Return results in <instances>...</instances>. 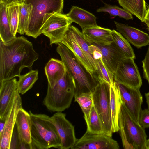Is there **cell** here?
I'll list each match as a JSON object with an SVG mask.
<instances>
[{
  "instance_id": "4fadbf2b",
  "label": "cell",
  "mask_w": 149,
  "mask_h": 149,
  "mask_svg": "<svg viewBox=\"0 0 149 149\" xmlns=\"http://www.w3.org/2000/svg\"><path fill=\"white\" fill-rule=\"evenodd\" d=\"M118 84L123 103L132 117L139 122L143 101L140 89L130 88L118 83Z\"/></svg>"
},
{
  "instance_id": "74e56055",
  "label": "cell",
  "mask_w": 149,
  "mask_h": 149,
  "mask_svg": "<svg viewBox=\"0 0 149 149\" xmlns=\"http://www.w3.org/2000/svg\"><path fill=\"white\" fill-rule=\"evenodd\" d=\"M23 0H0V2L4 3L7 6L13 3L20 4L23 2Z\"/></svg>"
},
{
  "instance_id": "52a82bcc",
  "label": "cell",
  "mask_w": 149,
  "mask_h": 149,
  "mask_svg": "<svg viewBox=\"0 0 149 149\" xmlns=\"http://www.w3.org/2000/svg\"><path fill=\"white\" fill-rule=\"evenodd\" d=\"M72 22L66 14L58 13L45 15L41 34L48 37L50 45L61 43L69 27Z\"/></svg>"
},
{
  "instance_id": "5b68a950",
  "label": "cell",
  "mask_w": 149,
  "mask_h": 149,
  "mask_svg": "<svg viewBox=\"0 0 149 149\" xmlns=\"http://www.w3.org/2000/svg\"><path fill=\"white\" fill-rule=\"evenodd\" d=\"M23 2L30 4L32 8L26 25L25 34L36 38L41 34L45 15L48 13H62L63 0H23Z\"/></svg>"
},
{
  "instance_id": "9c48e42d",
  "label": "cell",
  "mask_w": 149,
  "mask_h": 149,
  "mask_svg": "<svg viewBox=\"0 0 149 149\" xmlns=\"http://www.w3.org/2000/svg\"><path fill=\"white\" fill-rule=\"evenodd\" d=\"M114 80L128 87L140 89L142 80L134 59L126 58L118 67L114 74Z\"/></svg>"
},
{
  "instance_id": "d4e9b609",
  "label": "cell",
  "mask_w": 149,
  "mask_h": 149,
  "mask_svg": "<svg viewBox=\"0 0 149 149\" xmlns=\"http://www.w3.org/2000/svg\"><path fill=\"white\" fill-rule=\"evenodd\" d=\"M7 6L0 2V40L7 43L13 40L15 37L11 31L7 14Z\"/></svg>"
},
{
  "instance_id": "7c38bea8",
  "label": "cell",
  "mask_w": 149,
  "mask_h": 149,
  "mask_svg": "<svg viewBox=\"0 0 149 149\" xmlns=\"http://www.w3.org/2000/svg\"><path fill=\"white\" fill-rule=\"evenodd\" d=\"M20 94L17 89L14 100L6 116L3 132L0 134V149H10L17 114L19 109L22 107Z\"/></svg>"
},
{
  "instance_id": "30bf717a",
  "label": "cell",
  "mask_w": 149,
  "mask_h": 149,
  "mask_svg": "<svg viewBox=\"0 0 149 149\" xmlns=\"http://www.w3.org/2000/svg\"><path fill=\"white\" fill-rule=\"evenodd\" d=\"M118 142L104 133L93 134L87 130L79 139H77L71 149H118Z\"/></svg>"
},
{
  "instance_id": "f1b7e54d",
  "label": "cell",
  "mask_w": 149,
  "mask_h": 149,
  "mask_svg": "<svg viewBox=\"0 0 149 149\" xmlns=\"http://www.w3.org/2000/svg\"><path fill=\"white\" fill-rule=\"evenodd\" d=\"M19 4L13 3L7 6L6 8L7 14L11 31L15 37H16L18 28Z\"/></svg>"
},
{
  "instance_id": "ac0fdd59",
  "label": "cell",
  "mask_w": 149,
  "mask_h": 149,
  "mask_svg": "<svg viewBox=\"0 0 149 149\" xmlns=\"http://www.w3.org/2000/svg\"><path fill=\"white\" fill-rule=\"evenodd\" d=\"M20 141L29 145L31 149V123L30 114L22 107L19 109L17 114L15 124Z\"/></svg>"
},
{
  "instance_id": "484cf974",
  "label": "cell",
  "mask_w": 149,
  "mask_h": 149,
  "mask_svg": "<svg viewBox=\"0 0 149 149\" xmlns=\"http://www.w3.org/2000/svg\"><path fill=\"white\" fill-rule=\"evenodd\" d=\"M38 73L37 70H31L19 77L17 89L20 94L23 95L32 88L38 79Z\"/></svg>"
},
{
  "instance_id": "e575fe53",
  "label": "cell",
  "mask_w": 149,
  "mask_h": 149,
  "mask_svg": "<svg viewBox=\"0 0 149 149\" xmlns=\"http://www.w3.org/2000/svg\"><path fill=\"white\" fill-rule=\"evenodd\" d=\"M139 123L144 128H149V110L147 108L141 110L139 116Z\"/></svg>"
},
{
  "instance_id": "d6a6232c",
  "label": "cell",
  "mask_w": 149,
  "mask_h": 149,
  "mask_svg": "<svg viewBox=\"0 0 149 149\" xmlns=\"http://www.w3.org/2000/svg\"><path fill=\"white\" fill-rule=\"evenodd\" d=\"M97 63V80L110 84L114 81V75L108 69L104 63L102 58L96 60Z\"/></svg>"
},
{
  "instance_id": "ba28073f",
  "label": "cell",
  "mask_w": 149,
  "mask_h": 149,
  "mask_svg": "<svg viewBox=\"0 0 149 149\" xmlns=\"http://www.w3.org/2000/svg\"><path fill=\"white\" fill-rule=\"evenodd\" d=\"M120 113L129 142L135 149H146L147 136L145 129L132 117L123 102Z\"/></svg>"
},
{
  "instance_id": "5bb4252c",
  "label": "cell",
  "mask_w": 149,
  "mask_h": 149,
  "mask_svg": "<svg viewBox=\"0 0 149 149\" xmlns=\"http://www.w3.org/2000/svg\"><path fill=\"white\" fill-rule=\"evenodd\" d=\"M15 78L0 83V119L5 120L17 89Z\"/></svg>"
},
{
  "instance_id": "2e32d148",
  "label": "cell",
  "mask_w": 149,
  "mask_h": 149,
  "mask_svg": "<svg viewBox=\"0 0 149 149\" xmlns=\"http://www.w3.org/2000/svg\"><path fill=\"white\" fill-rule=\"evenodd\" d=\"M116 29L128 42L137 48L149 45V35L136 28L114 21Z\"/></svg>"
},
{
  "instance_id": "8992f818",
  "label": "cell",
  "mask_w": 149,
  "mask_h": 149,
  "mask_svg": "<svg viewBox=\"0 0 149 149\" xmlns=\"http://www.w3.org/2000/svg\"><path fill=\"white\" fill-rule=\"evenodd\" d=\"M93 104L101 120L104 133L112 137L110 85L101 81L93 93Z\"/></svg>"
},
{
  "instance_id": "d6986e66",
  "label": "cell",
  "mask_w": 149,
  "mask_h": 149,
  "mask_svg": "<svg viewBox=\"0 0 149 149\" xmlns=\"http://www.w3.org/2000/svg\"><path fill=\"white\" fill-rule=\"evenodd\" d=\"M110 88L112 130L113 133H115L119 131V115L123 102L118 83L114 80L110 84Z\"/></svg>"
},
{
  "instance_id": "8d00e7d4",
  "label": "cell",
  "mask_w": 149,
  "mask_h": 149,
  "mask_svg": "<svg viewBox=\"0 0 149 149\" xmlns=\"http://www.w3.org/2000/svg\"><path fill=\"white\" fill-rule=\"evenodd\" d=\"M90 50L94 59L96 60L102 58V55L100 49L95 45L91 44L89 46Z\"/></svg>"
},
{
  "instance_id": "836d02e7",
  "label": "cell",
  "mask_w": 149,
  "mask_h": 149,
  "mask_svg": "<svg viewBox=\"0 0 149 149\" xmlns=\"http://www.w3.org/2000/svg\"><path fill=\"white\" fill-rule=\"evenodd\" d=\"M119 131L121 139L123 146L124 149H135L134 147L128 141L124 128L120 111L118 120Z\"/></svg>"
},
{
  "instance_id": "e0dca14e",
  "label": "cell",
  "mask_w": 149,
  "mask_h": 149,
  "mask_svg": "<svg viewBox=\"0 0 149 149\" xmlns=\"http://www.w3.org/2000/svg\"><path fill=\"white\" fill-rule=\"evenodd\" d=\"M112 32V30L97 25L86 28L81 32L84 38L91 43L105 46L113 42Z\"/></svg>"
},
{
  "instance_id": "b9f144b4",
  "label": "cell",
  "mask_w": 149,
  "mask_h": 149,
  "mask_svg": "<svg viewBox=\"0 0 149 149\" xmlns=\"http://www.w3.org/2000/svg\"><path fill=\"white\" fill-rule=\"evenodd\" d=\"M147 26V29L149 31V24H146Z\"/></svg>"
},
{
  "instance_id": "9a60e30c",
  "label": "cell",
  "mask_w": 149,
  "mask_h": 149,
  "mask_svg": "<svg viewBox=\"0 0 149 149\" xmlns=\"http://www.w3.org/2000/svg\"><path fill=\"white\" fill-rule=\"evenodd\" d=\"M93 44L100 49L104 63L114 75L118 65L126 58L123 52L113 42L109 45L105 46Z\"/></svg>"
},
{
  "instance_id": "8fae6325",
  "label": "cell",
  "mask_w": 149,
  "mask_h": 149,
  "mask_svg": "<svg viewBox=\"0 0 149 149\" xmlns=\"http://www.w3.org/2000/svg\"><path fill=\"white\" fill-rule=\"evenodd\" d=\"M50 120L55 127L61 139L60 149H71L77 140L74 126L66 118L65 114L61 112H56L50 117Z\"/></svg>"
},
{
  "instance_id": "f546056e",
  "label": "cell",
  "mask_w": 149,
  "mask_h": 149,
  "mask_svg": "<svg viewBox=\"0 0 149 149\" xmlns=\"http://www.w3.org/2000/svg\"><path fill=\"white\" fill-rule=\"evenodd\" d=\"M30 4L24 2L19 4V22L17 33L21 35L25 33V30L32 9Z\"/></svg>"
},
{
  "instance_id": "83f0119b",
  "label": "cell",
  "mask_w": 149,
  "mask_h": 149,
  "mask_svg": "<svg viewBox=\"0 0 149 149\" xmlns=\"http://www.w3.org/2000/svg\"><path fill=\"white\" fill-rule=\"evenodd\" d=\"M87 130L93 134L104 133L102 124L99 116L93 105L88 119L85 121Z\"/></svg>"
},
{
  "instance_id": "f35d334b",
  "label": "cell",
  "mask_w": 149,
  "mask_h": 149,
  "mask_svg": "<svg viewBox=\"0 0 149 149\" xmlns=\"http://www.w3.org/2000/svg\"><path fill=\"white\" fill-rule=\"evenodd\" d=\"M144 22L146 24H149V6L147 8V11L145 18Z\"/></svg>"
},
{
  "instance_id": "4dcf8cb0",
  "label": "cell",
  "mask_w": 149,
  "mask_h": 149,
  "mask_svg": "<svg viewBox=\"0 0 149 149\" xmlns=\"http://www.w3.org/2000/svg\"><path fill=\"white\" fill-rule=\"evenodd\" d=\"M97 12H107L111 16H118L127 20L133 19L132 14L130 13L123 8H121L116 5L105 3L104 6L98 9Z\"/></svg>"
},
{
  "instance_id": "7a4b0ae2",
  "label": "cell",
  "mask_w": 149,
  "mask_h": 149,
  "mask_svg": "<svg viewBox=\"0 0 149 149\" xmlns=\"http://www.w3.org/2000/svg\"><path fill=\"white\" fill-rule=\"evenodd\" d=\"M58 45L56 52L74 82V97L83 93H93L98 84L97 80L86 70L66 46L61 43Z\"/></svg>"
},
{
  "instance_id": "603a6c76",
  "label": "cell",
  "mask_w": 149,
  "mask_h": 149,
  "mask_svg": "<svg viewBox=\"0 0 149 149\" xmlns=\"http://www.w3.org/2000/svg\"><path fill=\"white\" fill-rule=\"evenodd\" d=\"M67 32L81 49L93 69L97 73V62L94 58L89 48V46L91 43L86 40L84 38L82 32L73 25H70L69 27Z\"/></svg>"
},
{
  "instance_id": "d590c367",
  "label": "cell",
  "mask_w": 149,
  "mask_h": 149,
  "mask_svg": "<svg viewBox=\"0 0 149 149\" xmlns=\"http://www.w3.org/2000/svg\"><path fill=\"white\" fill-rule=\"evenodd\" d=\"M142 63L143 77L147 81L149 85V45L145 58L142 61Z\"/></svg>"
},
{
  "instance_id": "ffe728a7",
  "label": "cell",
  "mask_w": 149,
  "mask_h": 149,
  "mask_svg": "<svg viewBox=\"0 0 149 149\" xmlns=\"http://www.w3.org/2000/svg\"><path fill=\"white\" fill-rule=\"evenodd\" d=\"M66 15L72 22L78 24L82 30L90 27L97 25V18L95 15L77 6H72L70 11Z\"/></svg>"
},
{
  "instance_id": "44dd1931",
  "label": "cell",
  "mask_w": 149,
  "mask_h": 149,
  "mask_svg": "<svg viewBox=\"0 0 149 149\" xmlns=\"http://www.w3.org/2000/svg\"><path fill=\"white\" fill-rule=\"evenodd\" d=\"M64 64L61 60L51 58L45 68V72L48 86L52 88L63 76L66 71Z\"/></svg>"
},
{
  "instance_id": "7402d4cb",
  "label": "cell",
  "mask_w": 149,
  "mask_h": 149,
  "mask_svg": "<svg viewBox=\"0 0 149 149\" xmlns=\"http://www.w3.org/2000/svg\"><path fill=\"white\" fill-rule=\"evenodd\" d=\"M61 43L66 46L72 52L86 70L97 80L96 72L81 49L67 31Z\"/></svg>"
},
{
  "instance_id": "6da1fadb",
  "label": "cell",
  "mask_w": 149,
  "mask_h": 149,
  "mask_svg": "<svg viewBox=\"0 0 149 149\" xmlns=\"http://www.w3.org/2000/svg\"><path fill=\"white\" fill-rule=\"evenodd\" d=\"M39 55L32 42L23 36L7 43L0 42V83L19 77L25 68L31 69Z\"/></svg>"
},
{
  "instance_id": "1f68e13d",
  "label": "cell",
  "mask_w": 149,
  "mask_h": 149,
  "mask_svg": "<svg viewBox=\"0 0 149 149\" xmlns=\"http://www.w3.org/2000/svg\"><path fill=\"white\" fill-rule=\"evenodd\" d=\"M81 108L85 120H87L93 105V93H83L74 98Z\"/></svg>"
},
{
  "instance_id": "60d3db41",
  "label": "cell",
  "mask_w": 149,
  "mask_h": 149,
  "mask_svg": "<svg viewBox=\"0 0 149 149\" xmlns=\"http://www.w3.org/2000/svg\"><path fill=\"white\" fill-rule=\"evenodd\" d=\"M146 149H149V139H147L146 144Z\"/></svg>"
},
{
  "instance_id": "3957f363",
  "label": "cell",
  "mask_w": 149,
  "mask_h": 149,
  "mask_svg": "<svg viewBox=\"0 0 149 149\" xmlns=\"http://www.w3.org/2000/svg\"><path fill=\"white\" fill-rule=\"evenodd\" d=\"M31 149L60 148L61 140L50 117L42 114H34L31 111Z\"/></svg>"
},
{
  "instance_id": "277c9868",
  "label": "cell",
  "mask_w": 149,
  "mask_h": 149,
  "mask_svg": "<svg viewBox=\"0 0 149 149\" xmlns=\"http://www.w3.org/2000/svg\"><path fill=\"white\" fill-rule=\"evenodd\" d=\"M75 91L73 79L66 70L63 77L53 88L48 86L43 103L50 111L62 112L70 106Z\"/></svg>"
},
{
  "instance_id": "4316f807",
  "label": "cell",
  "mask_w": 149,
  "mask_h": 149,
  "mask_svg": "<svg viewBox=\"0 0 149 149\" xmlns=\"http://www.w3.org/2000/svg\"><path fill=\"white\" fill-rule=\"evenodd\" d=\"M112 36L113 42L118 46L124 54L126 58L134 59L135 55L129 42L118 31L112 30Z\"/></svg>"
},
{
  "instance_id": "cb8c5ba5",
  "label": "cell",
  "mask_w": 149,
  "mask_h": 149,
  "mask_svg": "<svg viewBox=\"0 0 149 149\" xmlns=\"http://www.w3.org/2000/svg\"><path fill=\"white\" fill-rule=\"evenodd\" d=\"M123 8L144 22L147 8L145 0H117Z\"/></svg>"
},
{
  "instance_id": "ab89813d",
  "label": "cell",
  "mask_w": 149,
  "mask_h": 149,
  "mask_svg": "<svg viewBox=\"0 0 149 149\" xmlns=\"http://www.w3.org/2000/svg\"><path fill=\"white\" fill-rule=\"evenodd\" d=\"M145 97L147 105V109L149 110V92L145 94Z\"/></svg>"
}]
</instances>
